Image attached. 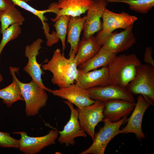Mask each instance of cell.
<instances>
[{
    "instance_id": "obj_8",
    "label": "cell",
    "mask_w": 154,
    "mask_h": 154,
    "mask_svg": "<svg viewBox=\"0 0 154 154\" xmlns=\"http://www.w3.org/2000/svg\"><path fill=\"white\" fill-rule=\"evenodd\" d=\"M12 133L19 134V149L25 154H36L40 152L46 147L55 144L59 133L52 129L46 135L40 137H31L25 131H15Z\"/></svg>"
},
{
    "instance_id": "obj_9",
    "label": "cell",
    "mask_w": 154,
    "mask_h": 154,
    "mask_svg": "<svg viewBox=\"0 0 154 154\" xmlns=\"http://www.w3.org/2000/svg\"><path fill=\"white\" fill-rule=\"evenodd\" d=\"M151 105L153 106V102L147 97L138 95L133 112L127 118L126 125L120 130V134L133 133L140 141L145 138L142 128V119L145 112Z\"/></svg>"
},
{
    "instance_id": "obj_2",
    "label": "cell",
    "mask_w": 154,
    "mask_h": 154,
    "mask_svg": "<svg viewBox=\"0 0 154 154\" xmlns=\"http://www.w3.org/2000/svg\"><path fill=\"white\" fill-rule=\"evenodd\" d=\"M141 64L135 54L116 55L107 66L110 84L125 88L135 77L137 67Z\"/></svg>"
},
{
    "instance_id": "obj_31",
    "label": "cell",
    "mask_w": 154,
    "mask_h": 154,
    "mask_svg": "<svg viewBox=\"0 0 154 154\" xmlns=\"http://www.w3.org/2000/svg\"><path fill=\"white\" fill-rule=\"evenodd\" d=\"M3 79V77L0 73V83L2 81Z\"/></svg>"
},
{
    "instance_id": "obj_11",
    "label": "cell",
    "mask_w": 154,
    "mask_h": 154,
    "mask_svg": "<svg viewBox=\"0 0 154 154\" xmlns=\"http://www.w3.org/2000/svg\"><path fill=\"white\" fill-rule=\"evenodd\" d=\"M43 40L38 38L31 44L27 45L25 48V54L28 58L27 65L24 68V71L27 73L32 78V80L37 84L48 91L49 89L44 85L41 78L43 71L37 60V56L39 54V50L42 48Z\"/></svg>"
},
{
    "instance_id": "obj_14",
    "label": "cell",
    "mask_w": 154,
    "mask_h": 154,
    "mask_svg": "<svg viewBox=\"0 0 154 154\" xmlns=\"http://www.w3.org/2000/svg\"><path fill=\"white\" fill-rule=\"evenodd\" d=\"M87 10L83 30V38H89L95 33L102 29L101 18L108 4L106 0H93Z\"/></svg>"
},
{
    "instance_id": "obj_6",
    "label": "cell",
    "mask_w": 154,
    "mask_h": 154,
    "mask_svg": "<svg viewBox=\"0 0 154 154\" xmlns=\"http://www.w3.org/2000/svg\"><path fill=\"white\" fill-rule=\"evenodd\" d=\"M133 27L132 25L119 33L107 34L100 31L95 37L100 46H104L117 54L128 49L135 43Z\"/></svg>"
},
{
    "instance_id": "obj_10",
    "label": "cell",
    "mask_w": 154,
    "mask_h": 154,
    "mask_svg": "<svg viewBox=\"0 0 154 154\" xmlns=\"http://www.w3.org/2000/svg\"><path fill=\"white\" fill-rule=\"evenodd\" d=\"M64 102L70 108V116L69 121L62 131H58L60 136L58 142L61 144H64L66 146L74 145L75 143V139L79 137H86V133L81 128L78 119L77 109H75L73 104L66 100Z\"/></svg>"
},
{
    "instance_id": "obj_21",
    "label": "cell",
    "mask_w": 154,
    "mask_h": 154,
    "mask_svg": "<svg viewBox=\"0 0 154 154\" xmlns=\"http://www.w3.org/2000/svg\"><path fill=\"white\" fill-rule=\"evenodd\" d=\"M86 19V15L70 16L67 29V42L70 45V50L76 54L80 35Z\"/></svg>"
},
{
    "instance_id": "obj_1",
    "label": "cell",
    "mask_w": 154,
    "mask_h": 154,
    "mask_svg": "<svg viewBox=\"0 0 154 154\" xmlns=\"http://www.w3.org/2000/svg\"><path fill=\"white\" fill-rule=\"evenodd\" d=\"M76 53L70 50L68 58L61 53L60 49L54 51L53 56L47 63L42 66V69L52 74L51 82L59 88H64L74 84L78 74V69L74 59Z\"/></svg>"
},
{
    "instance_id": "obj_12",
    "label": "cell",
    "mask_w": 154,
    "mask_h": 154,
    "mask_svg": "<svg viewBox=\"0 0 154 154\" xmlns=\"http://www.w3.org/2000/svg\"><path fill=\"white\" fill-rule=\"evenodd\" d=\"M92 100L104 102L116 99L123 100L135 102L133 95L126 88L117 84H110L104 86L93 87L87 89Z\"/></svg>"
},
{
    "instance_id": "obj_27",
    "label": "cell",
    "mask_w": 154,
    "mask_h": 154,
    "mask_svg": "<svg viewBox=\"0 0 154 154\" xmlns=\"http://www.w3.org/2000/svg\"><path fill=\"white\" fill-rule=\"evenodd\" d=\"M20 25L14 24L10 26L2 33V38L0 43V58L2 51L7 44L18 37L21 33Z\"/></svg>"
},
{
    "instance_id": "obj_4",
    "label": "cell",
    "mask_w": 154,
    "mask_h": 154,
    "mask_svg": "<svg viewBox=\"0 0 154 154\" xmlns=\"http://www.w3.org/2000/svg\"><path fill=\"white\" fill-rule=\"evenodd\" d=\"M133 95H141L154 102V67L141 64L138 66L135 77L125 88Z\"/></svg>"
},
{
    "instance_id": "obj_23",
    "label": "cell",
    "mask_w": 154,
    "mask_h": 154,
    "mask_svg": "<svg viewBox=\"0 0 154 154\" xmlns=\"http://www.w3.org/2000/svg\"><path fill=\"white\" fill-rule=\"evenodd\" d=\"M25 20L21 13L13 3L6 10L0 13V33L2 34L6 29L14 24L21 26Z\"/></svg>"
},
{
    "instance_id": "obj_26",
    "label": "cell",
    "mask_w": 154,
    "mask_h": 154,
    "mask_svg": "<svg viewBox=\"0 0 154 154\" xmlns=\"http://www.w3.org/2000/svg\"><path fill=\"white\" fill-rule=\"evenodd\" d=\"M70 17L66 15H61L53 25L56 30V35L61 40L63 52L66 48L65 39Z\"/></svg>"
},
{
    "instance_id": "obj_5",
    "label": "cell",
    "mask_w": 154,
    "mask_h": 154,
    "mask_svg": "<svg viewBox=\"0 0 154 154\" xmlns=\"http://www.w3.org/2000/svg\"><path fill=\"white\" fill-rule=\"evenodd\" d=\"M127 116L119 121L112 122L109 120H103L104 125L95 133L91 145L80 154H104L108 143L115 136L120 134V128L127 122Z\"/></svg>"
},
{
    "instance_id": "obj_16",
    "label": "cell",
    "mask_w": 154,
    "mask_h": 154,
    "mask_svg": "<svg viewBox=\"0 0 154 154\" xmlns=\"http://www.w3.org/2000/svg\"><path fill=\"white\" fill-rule=\"evenodd\" d=\"M75 81L78 86L85 89L111 84L107 66L86 72L78 68Z\"/></svg>"
},
{
    "instance_id": "obj_20",
    "label": "cell",
    "mask_w": 154,
    "mask_h": 154,
    "mask_svg": "<svg viewBox=\"0 0 154 154\" xmlns=\"http://www.w3.org/2000/svg\"><path fill=\"white\" fill-rule=\"evenodd\" d=\"M116 55V54L103 46L94 56L79 66V68L86 72L107 66Z\"/></svg>"
},
{
    "instance_id": "obj_30",
    "label": "cell",
    "mask_w": 154,
    "mask_h": 154,
    "mask_svg": "<svg viewBox=\"0 0 154 154\" xmlns=\"http://www.w3.org/2000/svg\"><path fill=\"white\" fill-rule=\"evenodd\" d=\"M12 3L11 0H0V13L6 10Z\"/></svg>"
},
{
    "instance_id": "obj_24",
    "label": "cell",
    "mask_w": 154,
    "mask_h": 154,
    "mask_svg": "<svg viewBox=\"0 0 154 154\" xmlns=\"http://www.w3.org/2000/svg\"><path fill=\"white\" fill-rule=\"evenodd\" d=\"M13 81L8 86L0 89V98L7 107H11L15 102L24 99L21 94L19 85L14 75L11 74Z\"/></svg>"
},
{
    "instance_id": "obj_25",
    "label": "cell",
    "mask_w": 154,
    "mask_h": 154,
    "mask_svg": "<svg viewBox=\"0 0 154 154\" xmlns=\"http://www.w3.org/2000/svg\"><path fill=\"white\" fill-rule=\"evenodd\" d=\"M108 2L123 3L131 10L141 14L148 13L154 6V0H106Z\"/></svg>"
},
{
    "instance_id": "obj_19",
    "label": "cell",
    "mask_w": 154,
    "mask_h": 154,
    "mask_svg": "<svg viewBox=\"0 0 154 154\" xmlns=\"http://www.w3.org/2000/svg\"><path fill=\"white\" fill-rule=\"evenodd\" d=\"M101 47L93 35L87 39L82 37L78 43L77 52L74 57L77 66L79 67L93 57Z\"/></svg>"
},
{
    "instance_id": "obj_17",
    "label": "cell",
    "mask_w": 154,
    "mask_h": 154,
    "mask_svg": "<svg viewBox=\"0 0 154 154\" xmlns=\"http://www.w3.org/2000/svg\"><path fill=\"white\" fill-rule=\"evenodd\" d=\"M135 104V102L120 99L105 102L103 120L108 119L112 122L117 121L127 116L133 110Z\"/></svg>"
},
{
    "instance_id": "obj_18",
    "label": "cell",
    "mask_w": 154,
    "mask_h": 154,
    "mask_svg": "<svg viewBox=\"0 0 154 154\" xmlns=\"http://www.w3.org/2000/svg\"><path fill=\"white\" fill-rule=\"evenodd\" d=\"M93 2V0H59L57 3L58 11L56 17L51 20L55 22L63 15L72 17L80 16L87 11Z\"/></svg>"
},
{
    "instance_id": "obj_22",
    "label": "cell",
    "mask_w": 154,
    "mask_h": 154,
    "mask_svg": "<svg viewBox=\"0 0 154 154\" xmlns=\"http://www.w3.org/2000/svg\"><path fill=\"white\" fill-rule=\"evenodd\" d=\"M15 5H17L26 10L28 11L37 17L41 21L43 25V29L46 39L50 38L52 34L49 33L50 28L48 23L45 21L48 19L44 16V14L47 12H53L57 14L58 11L57 3H52L48 9L44 10H37L29 5L23 0H11Z\"/></svg>"
},
{
    "instance_id": "obj_3",
    "label": "cell",
    "mask_w": 154,
    "mask_h": 154,
    "mask_svg": "<svg viewBox=\"0 0 154 154\" xmlns=\"http://www.w3.org/2000/svg\"><path fill=\"white\" fill-rule=\"evenodd\" d=\"M10 74H13L20 88L21 94L25 102V113L27 116L37 115L39 111L46 104L48 95L46 90L33 80L28 83L20 81L16 77V72L19 68H9Z\"/></svg>"
},
{
    "instance_id": "obj_29",
    "label": "cell",
    "mask_w": 154,
    "mask_h": 154,
    "mask_svg": "<svg viewBox=\"0 0 154 154\" xmlns=\"http://www.w3.org/2000/svg\"><path fill=\"white\" fill-rule=\"evenodd\" d=\"M153 52L151 47H146L144 54L143 60L145 64H150L154 67V61L152 56Z\"/></svg>"
},
{
    "instance_id": "obj_32",
    "label": "cell",
    "mask_w": 154,
    "mask_h": 154,
    "mask_svg": "<svg viewBox=\"0 0 154 154\" xmlns=\"http://www.w3.org/2000/svg\"><path fill=\"white\" fill-rule=\"evenodd\" d=\"M23 0L25 1V2H27L28 1H31L32 0Z\"/></svg>"
},
{
    "instance_id": "obj_7",
    "label": "cell",
    "mask_w": 154,
    "mask_h": 154,
    "mask_svg": "<svg viewBox=\"0 0 154 154\" xmlns=\"http://www.w3.org/2000/svg\"><path fill=\"white\" fill-rule=\"evenodd\" d=\"M104 102L96 100L90 106L77 108L78 119L80 126L93 140L95 129L98 123L103 121Z\"/></svg>"
},
{
    "instance_id": "obj_13",
    "label": "cell",
    "mask_w": 154,
    "mask_h": 154,
    "mask_svg": "<svg viewBox=\"0 0 154 154\" xmlns=\"http://www.w3.org/2000/svg\"><path fill=\"white\" fill-rule=\"evenodd\" d=\"M48 92L54 95L64 99L81 109L94 103L95 100L91 99L87 89L78 86L76 84L58 89H49Z\"/></svg>"
},
{
    "instance_id": "obj_15",
    "label": "cell",
    "mask_w": 154,
    "mask_h": 154,
    "mask_svg": "<svg viewBox=\"0 0 154 154\" xmlns=\"http://www.w3.org/2000/svg\"><path fill=\"white\" fill-rule=\"evenodd\" d=\"M102 29L104 33H110L118 29H125L133 25L137 20V17L124 12L116 13L105 9L102 17Z\"/></svg>"
},
{
    "instance_id": "obj_28",
    "label": "cell",
    "mask_w": 154,
    "mask_h": 154,
    "mask_svg": "<svg viewBox=\"0 0 154 154\" xmlns=\"http://www.w3.org/2000/svg\"><path fill=\"white\" fill-rule=\"evenodd\" d=\"M19 139L12 137L10 133L0 131V147L19 149Z\"/></svg>"
}]
</instances>
